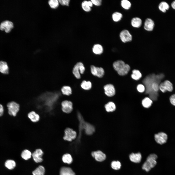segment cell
I'll list each match as a JSON object with an SVG mask.
<instances>
[{
	"label": "cell",
	"mask_w": 175,
	"mask_h": 175,
	"mask_svg": "<svg viewBox=\"0 0 175 175\" xmlns=\"http://www.w3.org/2000/svg\"><path fill=\"white\" fill-rule=\"evenodd\" d=\"M120 37L122 41L124 43L131 41L132 39L131 35L127 30H124L122 31L120 34Z\"/></svg>",
	"instance_id": "30bf717a"
},
{
	"label": "cell",
	"mask_w": 175,
	"mask_h": 175,
	"mask_svg": "<svg viewBox=\"0 0 175 175\" xmlns=\"http://www.w3.org/2000/svg\"><path fill=\"white\" fill-rule=\"evenodd\" d=\"M159 89L163 93H165L167 91L171 92L173 89V85L172 83L169 80H165L159 84Z\"/></svg>",
	"instance_id": "8992f818"
},
{
	"label": "cell",
	"mask_w": 175,
	"mask_h": 175,
	"mask_svg": "<svg viewBox=\"0 0 175 175\" xmlns=\"http://www.w3.org/2000/svg\"><path fill=\"white\" fill-rule=\"evenodd\" d=\"M62 93L66 95L69 96L72 94V89L71 88L68 86H63L61 89Z\"/></svg>",
	"instance_id": "1f68e13d"
},
{
	"label": "cell",
	"mask_w": 175,
	"mask_h": 175,
	"mask_svg": "<svg viewBox=\"0 0 175 175\" xmlns=\"http://www.w3.org/2000/svg\"><path fill=\"white\" fill-rule=\"evenodd\" d=\"M85 70L83 64L81 62L77 63L73 68L72 73L75 77L77 79L80 78L81 74H83Z\"/></svg>",
	"instance_id": "52a82bcc"
},
{
	"label": "cell",
	"mask_w": 175,
	"mask_h": 175,
	"mask_svg": "<svg viewBox=\"0 0 175 175\" xmlns=\"http://www.w3.org/2000/svg\"><path fill=\"white\" fill-rule=\"evenodd\" d=\"M93 52L96 54H100L103 52V46L99 44H96L93 46L92 49Z\"/></svg>",
	"instance_id": "7402d4cb"
},
{
	"label": "cell",
	"mask_w": 175,
	"mask_h": 175,
	"mask_svg": "<svg viewBox=\"0 0 175 175\" xmlns=\"http://www.w3.org/2000/svg\"><path fill=\"white\" fill-rule=\"evenodd\" d=\"M60 175H75L71 168L66 167H62L60 171Z\"/></svg>",
	"instance_id": "44dd1931"
},
{
	"label": "cell",
	"mask_w": 175,
	"mask_h": 175,
	"mask_svg": "<svg viewBox=\"0 0 175 175\" xmlns=\"http://www.w3.org/2000/svg\"><path fill=\"white\" fill-rule=\"evenodd\" d=\"M77 134L76 131L72 129L67 127L64 131L63 139L66 141H71L76 137Z\"/></svg>",
	"instance_id": "5b68a950"
},
{
	"label": "cell",
	"mask_w": 175,
	"mask_h": 175,
	"mask_svg": "<svg viewBox=\"0 0 175 175\" xmlns=\"http://www.w3.org/2000/svg\"><path fill=\"white\" fill-rule=\"evenodd\" d=\"M111 166L113 169L117 170L120 168L121 164L120 162L118 161H113L111 162Z\"/></svg>",
	"instance_id": "d590c367"
},
{
	"label": "cell",
	"mask_w": 175,
	"mask_h": 175,
	"mask_svg": "<svg viewBox=\"0 0 175 175\" xmlns=\"http://www.w3.org/2000/svg\"><path fill=\"white\" fill-rule=\"evenodd\" d=\"M77 115L79 123V133L78 138L79 139L80 138L81 132L83 130L86 134L88 135H90L92 134L95 130L94 126L91 124L85 121L80 113H78Z\"/></svg>",
	"instance_id": "6da1fadb"
},
{
	"label": "cell",
	"mask_w": 175,
	"mask_h": 175,
	"mask_svg": "<svg viewBox=\"0 0 175 175\" xmlns=\"http://www.w3.org/2000/svg\"><path fill=\"white\" fill-rule=\"evenodd\" d=\"M152 103V100L148 97H145L142 101V105L146 108H149L151 105Z\"/></svg>",
	"instance_id": "484cf974"
},
{
	"label": "cell",
	"mask_w": 175,
	"mask_h": 175,
	"mask_svg": "<svg viewBox=\"0 0 175 175\" xmlns=\"http://www.w3.org/2000/svg\"><path fill=\"white\" fill-rule=\"evenodd\" d=\"M43 154V152L41 149H36L32 155L34 161L37 163L42 162L43 159L42 158Z\"/></svg>",
	"instance_id": "5bb4252c"
},
{
	"label": "cell",
	"mask_w": 175,
	"mask_h": 175,
	"mask_svg": "<svg viewBox=\"0 0 175 175\" xmlns=\"http://www.w3.org/2000/svg\"><path fill=\"white\" fill-rule=\"evenodd\" d=\"M105 94L108 97H112L115 94V90L114 86L111 84L105 85L104 87Z\"/></svg>",
	"instance_id": "4fadbf2b"
},
{
	"label": "cell",
	"mask_w": 175,
	"mask_h": 175,
	"mask_svg": "<svg viewBox=\"0 0 175 175\" xmlns=\"http://www.w3.org/2000/svg\"><path fill=\"white\" fill-rule=\"evenodd\" d=\"M154 22L151 19L147 18L145 20L144 28L146 30L148 31H152L154 28Z\"/></svg>",
	"instance_id": "2e32d148"
},
{
	"label": "cell",
	"mask_w": 175,
	"mask_h": 175,
	"mask_svg": "<svg viewBox=\"0 0 175 175\" xmlns=\"http://www.w3.org/2000/svg\"><path fill=\"white\" fill-rule=\"evenodd\" d=\"M131 23L132 26L133 27L139 28L141 25L142 21L140 18L135 17L132 19Z\"/></svg>",
	"instance_id": "cb8c5ba5"
},
{
	"label": "cell",
	"mask_w": 175,
	"mask_h": 175,
	"mask_svg": "<svg viewBox=\"0 0 175 175\" xmlns=\"http://www.w3.org/2000/svg\"><path fill=\"white\" fill-rule=\"evenodd\" d=\"M171 5L173 9H175V0L172 3Z\"/></svg>",
	"instance_id": "f6af8a7d"
},
{
	"label": "cell",
	"mask_w": 175,
	"mask_h": 175,
	"mask_svg": "<svg viewBox=\"0 0 175 175\" xmlns=\"http://www.w3.org/2000/svg\"><path fill=\"white\" fill-rule=\"evenodd\" d=\"M169 100L171 104L175 106V94H172L170 96Z\"/></svg>",
	"instance_id": "60d3db41"
},
{
	"label": "cell",
	"mask_w": 175,
	"mask_h": 175,
	"mask_svg": "<svg viewBox=\"0 0 175 175\" xmlns=\"http://www.w3.org/2000/svg\"><path fill=\"white\" fill-rule=\"evenodd\" d=\"M137 90L139 92L142 93L145 90L144 86L142 84H139L137 87Z\"/></svg>",
	"instance_id": "f35d334b"
},
{
	"label": "cell",
	"mask_w": 175,
	"mask_h": 175,
	"mask_svg": "<svg viewBox=\"0 0 175 175\" xmlns=\"http://www.w3.org/2000/svg\"><path fill=\"white\" fill-rule=\"evenodd\" d=\"M105 107L106 111L108 112H113L115 110L116 105L112 102H109L105 105Z\"/></svg>",
	"instance_id": "603a6c76"
},
{
	"label": "cell",
	"mask_w": 175,
	"mask_h": 175,
	"mask_svg": "<svg viewBox=\"0 0 175 175\" xmlns=\"http://www.w3.org/2000/svg\"><path fill=\"white\" fill-rule=\"evenodd\" d=\"M15 161L12 159H8L5 161L4 166L5 167L9 170H12L16 166Z\"/></svg>",
	"instance_id": "ac0fdd59"
},
{
	"label": "cell",
	"mask_w": 175,
	"mask_h": 175,
	"mask_svg": "<svg viewBox=\"0 0 175 175\" xmlns=\"http://www.w3.org/2000/svg\"><path fill=\"white\" fill-rule=\"evenodd\" d=\"M141 154L140 152L136 153H132L129 155L130 160L135 163H140L141 161Z\"/></svg>",
	"instance_id": "ffe728a7"
},
{
	"label": "cell",
	"mask_w": 175,
	"mask_h": 175,
	"mask_svg": "<svg viewBox=\"0 0 175 175\" xmlns=\"http://www.w3.org/2000/svg\"><path fill=\"white\" fill-rule=\"evenodd\" d=\"M0 72L4 74H7L9 73V68L7 62L3 61H0Z\"/></svg>",
	"instance_id": "e0dca14e"
},
{
	"label": "cell",
	"mask_w": 175,
	"mask_h": 175,
	"mask_svg": "<svg viewBox=\"0 0 175 175\" xmlns=\"http://www.w3.org/2000/svg\"><path fill=\"white\" fill-rule=\"evenodd\" d=\"M31 155V152L27 149H25L23 151L21 155V157L25 160H27L30 158Z\"/></svg>",
	"instance_id": "f1b7e54d"
},
{
	"label": "cell",
	"mask_w": 175,
	"mask_h": 175,
	"mask_svg": "<svg viewBox=\"0 0 175 175\" xmlns=\"http://www.w3.org/2000/svg\"><path fill=\"white\" fill-rule=\"evenodd\" d=\"M27 117L32 122L34 123L38 122L40 119L39 115L34 111L29 113L27 114Z\"/></svg>",
	"instance_id": "d6986e66"
},
{
	"label": "cell",
	"mask_w": 175,
	"mask_h": 175,
	"mask_svg": "<svg viewBox=\"0 0 175 175\" xmlns=\"http://www.w3.org/2000/svg\"><path fill=\"white\" fill-rule=\"evenodd\" d=\"M88 6L90 7H92L93 4L91 0L88 1Z\"/></svg>",
	"instance_id": "ee69618b"
},
{
	"label": "cell",
	"mask_w": 175,
	"mask_h": 175,
	"mask_svg": "<svg viewBox=\"0 0 175 175\" xmlns=\"http://www.w3.org/2000/svg\"><path fill=\"white\" fill-rule=\"evenodd\" d=\"M113 67L114 70L120 76H123L127 74L130 70L129 65L122 60H118L113 63Z\"/></svg>",
	"instance_id": "7a4b0ae2"
},
{
	"label": "cell",
	"mask_w": 175,
	"mask_h": 175,
	"mask_svg": "<svg viewBox=\"0 0 175 175\" xmlns=\"http://www.w3.org/2000/svg\"><path fill=\"white\" fill-rule=\"evenodd\" d=\"M81 86L84 89L88 90L90 89L92 87L91 82L89 81L83 80L81 84Z\"/></svg>",
	"instance_id": "f546056e"
},
{
	"label": "cell",
	"mask_w": 175,
	"mask_h": 175,
	"mask_svg": "<svg viewBox=\"0 0 175 175\" xmlns=\"http://www.w3.org/2000/svg\"><path fill=\"white\" fill-rule=\"evenodd\" d=\"M8 114L13 117H16L20 110L19 104L12 101L8 102L7 105Z\"/></svg>",
	"instance_id": "277c9868"
},
{
	"label": "cell",
	"mask_w": 175,
	"mask_h": 175,
	"mask_svg": "<svg viewBox=\"0 0 175 175\" xmlns=\"http://www.w3.org/2000/svg\"><path fill=\"white\" fill-rule=\"evenodd\" d=\"M4 113V108L3 105L0 104V117L3 115Z\"/></svg>",
	"instance_id": "7bdbcfd3"
},
{
	"label": "cell",
	"mask_w": 175,
	"mask_h": 175,
	"mask_svg": "<svg viewBox=\"0 0 175 175\" xmlns=\"http://www.w3.org/2000/svg\"><path fill=\"white\" fill-rule=\"evenodd\" d=\"M91 1L93 4L97 6H99L101 5L102 3L101 0H91Z\"/></svg>",
	"instance_id": "b9f144b4"
},
{
	"label": "cell",
	"mask_w": 175,
	"mask_h": 175,
	"mask_svg": "<svg viewBox=\"0 0 175 175\" xmlns=\"http://www.w3.org/2000/svg\"><path fill=\"white\" fill-rule=\"evenodd\" d=\"M70 0H58L59 3L62 5L68 6L70 3Z\"/></svg>",
	"instance_id": "ab89813d"
},
{
	"label": "cell",
	"mask_w": 175,
	"mask_h": 175,
	"mask_svg": "<svg viewBox=\"0 0 175 175\" xmlns=\"http://www.w3.org/2000/svg\"><path fill=\"white\" fill-rule=\"evenodd\" d=\"M62 160L63 162L68 164H71L73 160L71 156L69 154L64 155L62 157Z\"/></svg>",
	"instance_id": "83f0119b"
},
{
	"label": "cell",
	"mask_w": 175,
	"mask_h": 175,
	"mask_svg": "<svg viewBox=\"0 0 175 175\" xmlns=\"http://www.w3.org/2000/svg\"><path fill=\"white\" fill-rule=\"evenodd\" d=\"M91 155L96 161L99 162L104 161L106 158L105 154L100 150L92 152Z\"/></svg>",
	"instance_id": "9a60e30c"
},
{
	"label": "cell",
	"mask_w": 175,
	"mask_h": 175,
	"mask_svg": "<svg viewBox=\"0 0 175 175\" xmlns=\"http://www.w3.org/2000/svg\"><path fill=\"white\" fill-rule=\"evenodd\" d=\"M13 27V23L8 20L3 21L0 25V29L2 30H4L7 33L9 32Z\"/></svg>",
	"instance_id": "8fae6325"
},
{
	"label": "cell",
	"mask_w": 175,
	"mask_h": 175,
	"mask_svg": "<svg viewBox=\"0 0 175 175\" xmlns=\"http://www.w3.org/2000/svg\"><path fill=\"white\" fill-rule=\"evenodd\" d=\"M122 17V14L120 12H116L114 13L112 15V18L114 22H117L120 21Z\"/></svg>",
	"instance_id": "d6a6232c"
},
{
	"label": "cell",
	"mask_w": 175,
	"mask_h": 175,
	"mask_svg": "<svg viewBox=\"0 0 175 175\" xmlns=\"http://www.w3.org/2000/svg\"><path fill=\"white\" fill-rule=\"evenodd\" d=\"M121 5L122 7L125 9H128L131 7V2L127 0H122L121 1Z\"/></svg>",
	"instance_id": "836d02e7"
},
{
	"label": "cell",
	"mask_w": 175,
	"mask_h": 175,
	"mask_svg": "<svg viewBox=\"0 0 175 175\" xmlns=\"http://www.w3.org/2000/svg\"><path fill=\"white\" fill-rule=\"evenodd\" d=\"M45 169L42 166L40 165L33 171V175H44Z\"/></svg>",
	"instance_id": "d4e9b609"
},
{
	"label": "cell",
	"mask_w": 175,
	"mask_h": 175,
	"mask_svg": "<svg viewBox=\"0 0 175 175\" xmlns=\"http://www.w3.org/2000/svg\"><path fill=\"white\" fill-rule=\"evenodd\" d=\"M81 6L83 9L86 12H89L91 10V7L88 4V1H83L82 3Z\"/></svg>",
	"instance_id": "8d00e7d4"
},
{
	"label": "cell",
	"mask_w": 175,
	"mask_h": 175,
	"mask_svg": "<svg viewBox=\"0 0 175 175\" xmlns=\"http://www.w3.org/2000/svg\"><path fill=\"white\" fill-rule=\"evenodd\" d=\"M158 8L159 9L163 12H165L166 10L169 8V6L166 2H161L159 4Z\"/></svg>",
	"instance_id": "4dcf8cb0"
},
{
	"label": "cell",
	"mask_w": 175,
	"mask_h": 175,
	"mask_svg": "<svg viewBox=\"0 0 175 175\" xmlns=\"http://www.w3.org/2000/svg\"><path fill=\"white\" fill-rule=\"evenodd\" d=\"M154 138L155 141L157 143L162 145L166 142L167 136L165 133L161 132L155 134L154 135Z\"/></svg>",
	"instance_id": "9c48e42d"
},
{
	"label": "cell",
	"mask_w": 175,
	"mask_h": 175,
	"mask_svg": "<svg viewBox=\"0 0 175 175\" xmlns=\"http://www.w3.org/2000/svg\"><path fill=\"white\" fill-rule=\"evenodd\" d=\"M158 158L157 155L154 154H150L148 157L146 161L142 167L143 169L146 172L149 171L154 167L157 164L156 160Z\"/></svg>",
	"instance_id": "3957f363"
},
{
	"label": "cell",
	"mask_w": 175,
	"mask_h": 175,
	"mask_svg": "<svg viewBox=\"0 0 175 175\" xmlns=\"http://www.w3.org/2000/svg\"><path fill=\"white\" fill-rule=\"evenodd\" d=\"M48 3L51 8L53 9L58 8L59 5L58 0H50L49 1Z\"/></svg>",
	"instance_id": "e575fe53"
},
{
	"label": "cell",
	"mask_w": 175,
	"mask_h": 175,
	"mask_svg": "<svg viewBox=\"0 0 175 175\" xmlns=\"http://www.w3.org/2000/svg\"><path fill=\"white\" fill-rule=\"evenodd\" d=\"M61 110L64 113L69 114L73 110V104L70 101L67 100L63 101L61 102Z\"/></svg>",
	"instance_id": "ba28073f"
},
{
	"label": "cell",
	"mask_w": 175,
	"mask_h": 175,
	"mask_svg": "<svg viewBox=\"0 0 175 175\" xmlns=\"http://www.w3.org/2000/svg\"><path fill=\"white\" fill-rule=\"evenodd\" d=\"M159 84L157 82H153L151 84V88L154 92H157L159 90Z\"/></svg>",
	"instance_id": "74e56055"
},
{
	"label": "cell",
	"mask_w": 175,
	"mask_h": 175,
	"mask_svg": "<svg viewBox=\"0 0 175 175\" xmlns=\"http://www.w3.org/2000/svg\"><path fill=\"white\" fill-rule=\"evenodd\" d=\"M141 77L142 74L139 70H132L131 77L133 79L135 80H138Z\"/></svg>",
	"instance_id": "4316f807"
},
{
	"label": "cell",
	"mask_w": 175,
	"mask_h": 175,
	"mask_svg": "<svg viewBox=\"0 0 175 175\" xmlns=\"http://www.w3.org/2000/svg\"><path fill=\"white\" fill-rule=\"evenodd\" d=\"M91 73L93 75L99 78L102 77L104 74V71L102 67H96L94 65H92L90 67Z\"/></svg>",
	"instance_id": "7c38bea8"
}]
</instances>
